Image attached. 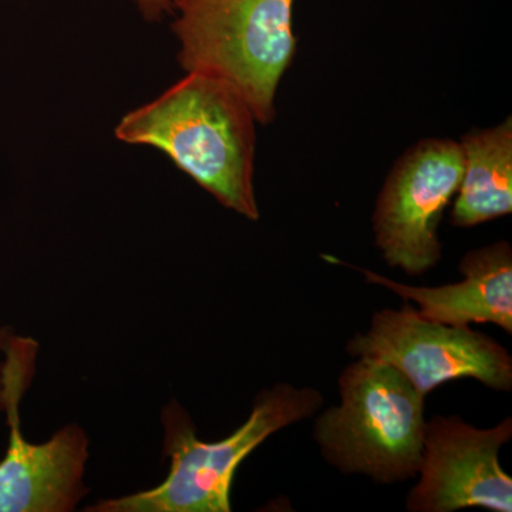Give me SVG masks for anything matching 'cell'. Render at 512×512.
Masks as SVG:
<instances>
[{
	"instance_id": "cell-1",
	"label": "cell",
	"mask_w": 512,
	"mask_h": 512,
	"mask_svg": "<svg viewBox=\"0 0 512 512\" xmlns=\"http://www.w3.org/2000/svg\"><path fill=\"white\" fill-rule=\"evenodd\" d=\"M256 123L232 84L191 72L157 99L128 111L114 133L131 146L163 151L222 207L256 222Z\"/></svg>"
},
{
	"instance_id": "cell-2",
	"label": "cell",
	"mask_w": 512,
	"mask_h": 512,
	"mask_svg": "<svg viewBox=\"0 0 512 512\" xmlns=\"http://www.w3.org/2000/svg\"><path fill=\"white\" fill-rule=\"evenodd\" d=\"M325 397L313 387L279 382L255 397L251 413L234 433L204 441L191 414L177 399L161 410V453L168 473L156 487L101 498L86 512H231L238 467L269 437L313 419Z\"/></svg>"
},
{
	"instance_id": "cell-3",
	"label": "cell",
	"mask_w": 512,
	"mask_h": 512,
	"mask_svg": "<svg viewBox=\"0 0 512 512\" xmlns=\"http://www.w3.org/2000/svg\"><path fill=\"white\" fill-rule=\"evenodd\" d=\"M340 403L319 414L313 440L345 476L392 485L419 474L426 396L386 363L355 357L340 373Z\"/></svg>"
},
{
	"instance_id": "cell-4",
	"label": "cell",
	"mask_w": 512,
	"mask_h": 512,
	"mask_svg": "<svg viewBox=\"0 0 512 512\" xmlns=\"http://www.w3.org/2000/svg\"><path fill=\"white\" fill-rule=\"evenodd\" d=\"M295 0H180L173 25L185 73L220 77L242 94L259 124L275 120V99L296 53Z\"/></svg>"
},
{
	"instance_id": "cell-5",
	"label": "cell",
	"mask_w": 512,
	"mask_h": 512,
	"mask_svg": "<svg viewBox=\"0 0 512 512\" xmlns=\"http://www.w3.org/2000/svg\"><path fill=\"white\" fill-rule=\"evenodd\" d=\"M39 343L12 332L6 343L5 419L9 443L0 460V512H73L89 497L90 439L79 423L60 427L50 439L23 436L20 406L37 372Z\"/></svg>"
},
{
	"instance_id": "cell-6",
	"label": "cell",
	"mask_w": 512,
	"mask_h": 512,
	"mask_svg": "<svg viewBox=\"0 0 512 512\" xmlns=\"http://www.w3.org/2000/svg\"><path fill=\"white\" fill-rule=\"evenodd\" d=\"M346 352L394 367L426 397L461 379L494 392L512 390V356L501 343L471 326L424 319L407 301L373 313L367 332L356 333Z\"/></svg>"
},
{
	"instance_id": "cell-7",
	"label": "cell",
	"mask_w": 512,
	"mask_h": 512,
	"mask_svg": "<svg viewBox=\"0 0 512 512\" xmlns=\"http://www.w3.org/2000/svg\"><path fill=\"white\" fill-rule=\"evenodd\" d=\"M461 177L460 143L448 138H424L394 163L372 217L376 247L390 268L420 276L440 264L439 228Z\"/></svg>"
},
{
	"instance_id": "cell-8",
	"label": "cell",
	"mask_w": 512,
	"mask_h": 512,
	"mask_svg": "<svg viewBox=\"0 0 512 512\" xmlns=\"http://www.w3.org/2000/svg\"><path fill=\"white\" fill-rule=\"evenodd\" d=\"M511 439L510 416L480 429L456 414H434L426 421L419 481L407 494V511L511 512L512 478L500 464L501 448Z\"/></svg>"
},
{
	"instance_id": "cell-9",
	"label": "cell",
	"mask_w": 512,
	"mask_h": 512,
	"mask_svg": "<svg viewBox=\"0 0 512 512\" xmlns=\"http://www.w3.org/2000/svg\"><path fill=\"white\" fill-rule=\"evenodd\" d=\"M323 259L355 269L367 284L382 286L403 301L416 303L424 319L451 326L491 323L512 335V249L507 241L467 252L458 264L463 279L441 286L400 284L336 256L323 255Z\"/></svg>"
},
{
	"instance_id": "cell-10",
	"label": "cell",
	"mask_w": 512,
	"mask_h": 512,
	"mask_svg": "<svg viewBox=\"0 0 512 512\" xmlns=\"http://www.w3.org/2000/svg\"><path fill=\"white\" fill-rule=\"evenodd\" d=\"M463 177L454 197L451 224L471 228L512 212V119L473 128L458 141Z\"/></svg>"
},
{
	"instance_id": "cell-11",
	"label": "cell",
	"mask_w": 512,
	"mask_h": 512,
	"mask_svg": "<svg viewBox=\"0 0 512 512\" xmlns=\"http://www.w3.org/2000/svg\"><path fill=\"white\" fill-rule=\"evenodd\" d=\"M138 12L147 22H158L167 13L173 12L180 0H133Z\"/></svg>"
},
{
	"instance_id": "cell-12",
	"label": "cell",
	"mask_w": 512,
	"mask_h": 512,
	"mask_svg": "<svg viewBox=\"0 0 512 512\" xmlns=\"http://www.w3.org/2000/svg\"><path fill=\"white\" fill-rule=\"evenodd\" d=\"M12 328L9 326H0V419L5 417L6 410V379H5V353L6 343L9 336L12 335Z\"/></svg>"
}]
</instances>
